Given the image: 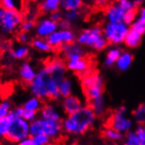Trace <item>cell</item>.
Here are the masks:
<instances>
[{
  "mask_svg": "<svg viewBox=\"0 0 145 145\" xmlns=\"http://www.w3.org/2000/svg\"><path fill=\"white\" fill-rule=\"evenodd\" d=\"M102 134L105 138L111 140V141H121L123 138L122 134L115 130L112 128H106L102 131Z\"/></svg>",
  "mask_w": 145,
  "mask_h": 145,
  "instance_id": "4dcf8cb0",
  "label": "cell"
},
{
  "mask_svg": "<svg viewBox=\"0 0 145 145\" xmlns=\"http://www.w3.org/2000/svg\"><path fill=\"white\" fill-rule=\"evenodd\" d=\"M67 69L77 75L87 74L89 70V62L86 58H81L77 61L66 62Z\"/></svg>",
  "mask_w": 145,
  "mask_h": 145,
  "instance_id": "ac0fdd59",
  "label": "cell"
},
{
  "mask_svg": "<svg viewBox=\"0 0 145 145\" xmlns=\"http://www.w3.org/2000/svg\"><path fill=\"white\" fill-rule=\"evenodd\" d=\"M88 107L95 112L96 115H101L105 111V99L104 97L101 96L95 99L88 101Z\"/></svg>",
  "mask_w": 145,
  "mask_h": 145,
  "instance_id": "83f0119b",
  "label": "cell"
},
{
  "mask_svg": "<svg viewBox=\"0 0 145 145\" xmlns=\"http://www.w3.org/2000/svg\"><path fill=\"white\" fill-rule=\"evenodd\" d=\"M58 29L59 27L57 23L54 22L48 17H41L36 21V26L34 29L35 37L46 40Z\"/></svg>",
  "mask_w": 145,
  "mask_h": 145,
  "instance_id": "8fae6325",
  "label": "cell"
},
{
  "mask_svg": "<svg viewBox=\"0 0 145 145\" xmlns=\"http://www.w3.org/2000/svg\"><path fill=\"white\" fill-rule=\"evenodd\" d=\"M142 35H141L139 33L129 29V33L124 39L123 43L129 48H136L140 46L142 42Z\"/></svg>",
  "mask_w": 145,
  "mask_h": 145,
  "instance_id": "44dd1931",
  "label": "cell"
},
{
  "mask_svg": "<svg viewBox=\"0 0 145 145\" xmlns=\"http://www.w3.org/2000/svg\"><path fill=\"white\" fill-rule=\"evenodd\" d=\"M44 67L59 84L65 77H67L66 75H67V63L64 59H62L60 57L50 58L45 63Z\"/></svg>",
  "mask_w": 145,
  "mask_h": 145,
  "instance_id": "30bf717a",
  "label": "cell"
},
{
  "mask_svg": "<svg viewBox=\"0 0 145 145\" xmlns=\"http://www.w3.org/2000/svg\"><path fill=\"white\" fill-rule=\"evenodd\" d=\"M18 73L19 79L22 81V83H24L26 85H29L36 77L38 71L30 62L25 61L20 64Z\"/></svg>",
  "mask_w": 145,
  "mask_h": 145,
  "instance_id": "5bb4252c",
  "label": "cell"
},
{
  "mask_svg": "<svg viewBox=\"0 0 145 145\" xmlns=\"http://www.w3.org/2000/svg\"><path fill=\"white\" fill-rule=\"evenodd\" d=\"M12 115L13 113L12 112L7 117L0 120V142H3L4 141H5L6 134L8 133L10 125H11V122L12 120Z\"/></svg>",
  "mask_w": 145,
  "mask_h": 145,
  "instance_id": "f1b7e54d",
  "label": "cell"
},
{
  "mask_svg": "<svg viewBox=\"0 0 145 145\" xmlns=\"http://www.w3.org/2000/svg\"><path fill=\"white\" fill-rule=\"evenodd\" d=\"M13 60L8 55H5V56L1 57V64L4 65L5 67H11L13 64Z\"/></svg>",
  "mask_w": 145,
  "mask_h": 145,
  "instance_id": "f6af8a7d",
  "label": "cell"
},
{
  "mask_svg": "<svg viewBox=\"0 0 145 145\" xmlns=\"http://www.w3.org/2000/svg\"><path fill=\"white\" fill-rule=\"evenodd\" d=\"M123 145H140L137 134L135 131H129L125 134Z\"/></svg>",
  "mask_w": 145,
  "mask_h": 145,
  "instance_id": "d6a6232c",
  "label": "cell"
},
{
  "mask_svg": "<svg viewBox=\"0 0 145 145\" xmlns=\"http://www.w3.org/2000/svg\"><path fill=\"white\" fill-rule=\"evenodd\" d=\"M12 44L11 43V41L8 40H0V52L4 53L5 55H7L10 50L12 49Z\"/></svg>",
  "mask_w": 145,
  "mask_h": 145,
  "instance_id": "60d3db41",
  "label": "cell"
},
{
  "mask_svg": "<svg viewBox=\"0 0 145 145\" xmlns=\"http://www.w3.org/2000/svg\"><path fill=\"white\" fill-rule=\"evenodd\" d=\"M135 132L138 136L140 145H145V126L139 125Z\"/></svg>",
  "mask_w": 145,
  "mask_h": 145,
  "instance_id": "b9f144b4",
  "label": "cell"
},
{
  "mask_svg": "<svg viewBox=\"0 0 145 145\" xmlns=\"http://www.w3.org/2000/svg\"><path fill=\"white\" fill-rule=\"evenodd\" d=\"M35 26H36V20L34 19H25L21 26H20L19 31L24 33H28L30 34L31 32H33L35 29Z\"/></svg>",
  "mask_w": 145,
  "mask_h": 145,
  "instance_id": "836d02e7",
  "label": "cell"
},
{
  "mask_svg": "<svg viewBox=\"0 0 145 145\" xmlns=\"http://www.w3.org/2000/svg\"><path fill=\"white\" fill-rule=\"evenodd\" d=\"M129 29L136 31V32L139 33L141 35L145 34V21L139 18H137L135 21L131 24Z\"/></svg>",
  "mask_w": 145,
  "mask_h": 145,
  "instance_id": "d590c367",
  "label": "cell"
},
{
  "mask_svg": "<svg viewBox=\"0 0 145 145\" xmlns=\"http://www.w3.org/2000/svg\"><path fill=\"white\" fill-rule=\"evenodd\" d=\"M134 60V56L129 52H122L121 56L119 57L118 61L116 62V67L121 71H126L129 69V67L132 65Z\"/></svg>",
  "mask_w": 145,
  "mask_h": 145,
  "instance_id": "cb8c5ba5",
  "label": "cell"
},
{
  "mask_svg": "<svg viewBox=\"0 0 145 145\" xmlns=\"http://www.w3.org/2000/svg\"><path fill=\"white\" fill-rule=\"evenodd\" d=\"M96 120V115L88 106H83L76 113L62 120V129L68 134L80 136L88 132Z\"/></svg>",
  "mask_w": 145,
  "mask_h": 145,
  "instance_id": "7a4b0ae2",
  "label": "cell"
},
{
  "mask_svg": "<svg viewBox=\"0 0 145 145\" xmlns=\"http://www.w3.org/2000/svg\"><path fill=\"white\" fill-rule=\"evenodd\" d=\"M61 107L65 115H71L80 110L83 105L80 99L74 94H72L67 98H63L61 100Z\"/></svg>",
  "mask_w": 145,
  "mask_h": 145,
  "instance_id": "9a60e30c",
  "label": "cell"
},
{
  "mask_svg": "<svg viewBox=\"0 0 145 145\" xmlns=\"http://www.w3.org/2000/svg\"><path fill=\"white\" fill-rule=\"evenodd\" d=\"M13 113H15L16 115H18L20 118H22L23 120L26 121L29 123L33 122V121H35L39 117V113H38L25 110L22 106L16 107L15 108H13Z\"/></svg>",
  "mask_w": 145,
  "mask_h": 145,
  "instance_id": "d4e9b609",
  "label": "cell"
},
{
  "mask_svg": "<svg viewBox=\"0 0 145 145\" xmlns=\"http://www.w3.org/2000/svg\"><path fill=\"white\" fill-rule=\"evenodd\" d=\"M0 6L7 10H20L21 4L14 0H2L0 1Z\"/></svg>",
  "mask_w": 145,
  "mask_h": 145,
  "instance_id": "f35d334b",
  "label": "cell"
},
{
  "mask_svg": "<svg viewBox=\"0 0 145 145\" xmlns=\"http://www.w3.org/2000/svg\"><path fill=\"white\" fill-rule=\"evenodd\" d=\"M39 117L46 121L57 122H61L63 120L61 113L57 108V107L49 102H46L44 104L39 113Z\"/></svg>",
  "mask_w": 145,
  "mask_h": 145,
  "instance_id": "4fadbf2b",
  "label": "cell"
},
{
  "mask_svg": "<svg viewBox=\"0 0 145 145\" xmlns=\"http://www.w3.org/2000/svg\"><path fill=\"white\" fill-rule=\"evenodd\" d=\"M76 42L80 46H88L97 51L105 49L108 42L103 36L102 28L99 26L85 29L76 36Z\"/></svg>",
  "mask_w": 145,
  "mask_h": 145,
  "instance_id": "277c9868",
  "label": "cell"
},
{
  "mask_svg": "<svg viewBox=\"0 0 145 145\" xmlns=\"http://www.w3.org/2000/svg\"><path fill=\"white\" fill-rule=\"evenodd\" d=\"M25 19V13L21 10H7L0 6V32L3 35L17 33Z\"/></svg>",
  "mask_w": 145,
  "mask_h": 145,
  "instance_id": "3957f363",
  "label": "cell"
},
{
  "mask_svg": "<svg viewBox=\"0 0 145 145\" xmlns=\"http://www.w3.org/2000/svg\"><path fill=\"white\" fill-rule=\"evenodd\" d=\"M44 104H45L44 101L39 99V98L32 96L24 102L22 107L25 110H28L31 112H35V113H39V111L41 110V108H42V107L44 106Z\"/></svg>",
  "mask_w": 145,
  "mask_h": 145,
  "instance_id": "603a6c76",
  "label": "cell"
},
{
  "mask_svg": "<svg viewBox=\"0 0 145 145\" xmlns=\"http://www.w3.org/2000/svg\"><path fill=\"white\" fill-rule=\"evenodd\" d=\"M0 65H1V56H0Z\"/></svg>",
  "mask_w": 145,
  "mask_h": 145,
  "instance_id": "816d5d0a",
  "label": "cell"
},
{
  "mask_svg": "<svg viewBox=\"0 0 145 145\" xmlns=\"http://www.w3.org/2000/svg\"><path fill=\"white\" fill-rule=\"evenodd\" d=\"M12 113V120L6 134L5 141L12 144H17L20 141L29 138L31 136L30 123L16 115L13 111Z\"/></svg>",
  "mask_w": 145,
  "mask_h": 145,
  "instance_id": "8992f818",
  "label": "cell"
},
{
  "mask_svg": "<svg viewBox=\"0 0 145 145\" xmlns=\"http://www.w3.org/2000/svg\"><path fill=\"white\" fill-rule=\"evenodd\" d=\"M63 129L62 123L57 121H49L38 117L35 121L30 123V136H38V134H45L51 140L58 139Z\"/></svg>",
  "mask_w": 145,
  "mask_h": 145,
  "instance_id": "5b68a950",
  "label": "cell"
},
{
  "mask_svg": "<svg viewBox=\"0 0 145 145\" xmlns=\"http://www.w3.org/2000/svg\"><path fill=\"white\" fill-rule=\"evenodd\" d=\"M137 13L138 11L137 9H133L130 10V11H128L124 14V18H123V23L126 24L127 26H131V24L137 19Z\"/></svg>",
  "mask_w": 145,
  "mask_h": 145,
  "instance_id": "74e56055",
  "label": "cell"
},
{
  "mask_svg": "<svg viewBox=\"0 0 145 145\" xmlns=\"http://www.w3.org/2000/svg\"><path fill=\"white\" fill-rule=\"evenodd\" d=\"M133 116L135 120L138 122L140 125L145 124V104H140L133 112Z\"/></svg>",
  "mask_w": 145,
  "mask_h": 145,
  "instance_id": "1f68e13d",
  "label": "cell"
},
{
  "mask_svg": "<svg viewBox=\"0 0 145 145\" xmlns=\"http://www.w3.org/2000/svg\"><path fill=\"white\" fill-rule=\"evenodd\" d=\"M16 40H17V43H18V44L30 45L33 38H32V36H31L30 34L24 33V32H21V31H18V33L16 35Z\"/></svg>",
  "mask_w": 145,
  "mask_h": 145,
  "instance_id": "8d00e7d4",
  "label": "cell"
},
{
  "mask_svg": "<svg viewBox=\"0 0 145 145\" xmlns=\"http://www.w3.org/2000/svg\"><path fill=\"white\" fill-rule=\"evenodd\" d=\"M71 26H72V24L65 19H62L58 23V27L59 29H62V30H69L71 29Z\"/></svg>",
  "mask_w": 145,
  "mask_h": 145,
  "instance_id": "bcb514c9",
  "label": "cell"
},
{
  "mask_svg": "<svg viewBox=\"0 0 145 145\" xmlns=\"http://www.w3.org/2000/svg\"><path fill=\"white\" fill-rule=\"evenodd\" d=\"M48 43L53 49H59L62 46L74 42L76 35L72 30H62L58 29L54 34H52L47 39Z\"/></svg>",
  "mask_w": 145,
  "mask_h": 145,
  "instance_id": "9c48e42d",
  "label": "cell"
},
{
  "mask_svg": "<svg viewBox=\"0 0 145 145\" xmlns=\"http://www.w3.org/2000/svg\"><path fill=\"white\" fill-rule=\"evenodd\" d=\"M125 13L126 11L119 5L118 2L112 4L106 10V17L108 19V23H122Z\"/></svg>",
  "mask_w": 145,
  "mask_h": 145,
  "instance_id": "2e32d148",
  "label": "cell"
},
{
  "mask_svg": "<svg viewBox=\"0 0 145 145\" xmlns=\"http://www.w3.org/2000/svg\"><path fill=\"white\" fill-rule=\"evenodd\" d=\"M138 18L145 21V6H142L138 10Z\"/></svg>",
  "mask_w": 145,
  "mask_h": 145,
  "instance_id": "7dc6e473",
  "label": "cell"
},
{
  "mask_svg": "<svg viewBox=\"0 0 145 145\" xmlns=\"http://www.w3.org/2000/svg\"><path fill=\"white\" fill-rule=\"evenodd\" d=\"M142 1H141V0H137V1H134V6L136 9H137L138 7H140L142 5Z\"/></svg>",
  "mask_w": 145,
  "mask_h": 145,
  "instance_id": "681fc988",
  "label": "cell"
},
{
  "mask_svg": "<svg viewBox=\"0 0 145 145\" xmlns=\"http://www.w3.org/2000/svg\"><path fill=\"white\" fill-rule=\"evenodd\" d=\"M70 145H80V144H79V143L75 142V143H72V144H70Z\"/></svg>",
  "mask_w": 145,
  "mask_h": 145,
  "instance_id": "f907efd6",
  "label": "cell"
},
{
  "mask_svg": "<svg viewBox=\"0 0 145 145\" xmlns=\"http://www.w3.org/2000/svg\"><path fill=\"white\" fill-rule=\"evenodd\" d=\"M59 52L63 55L67 62L77 61L81 58H84V49L83 47L77 42H72L62 46L59 49Z\"/></svg>",
  "mask_w": 145,
  "mask_h": 145,
  "instance_id": "7c38bea8",
  "label": "cell"
},
{
  "mask_svg": "<svg viewBox=\"0 0 145 145\" xmlns=\"http://www.w3.org/2000/svg\"><path fill=\"white\" fill-rule=\"evenodd\" d=\"M122 54V51L120 48H111L106 55L105 61H104V66L107 68H111L114 66L116 62L118 61L119 57Z\"/></svg>",
  "mask_w": 145,
  "mask_h": 145,
  "instance_id": "7402d4cb",
  "label": "cell"
},
{
  "mask_svg": "<svg viewBox=\"0 0 145 145\" xmlns=\"http://www.w3.org/2000/svg\"><path fill=\"white\" fill-rule=\"evenodd\" d=\"M80 11H68V12H63L62 13V16H63V19L67 20V21L70 22L71 24L72 22L76 21L80 17Z\"/></svg>",
  "mask_w": 145,
  "mask_h": 145,
  "instance_id": "ab89813d",
  "label": "cell"
},
{
  "mask_svg": "<svg viewBox=\"0 0 145 145\" xmlns=\"http://www.w3.org/2000/svg\"><path fill=\"white\" fill-rule=\"evenodd\" d=\"M39 11L43 13L50 15L55 12L60 11V0H44L39 5Z\"/></svg>",
  "mask_w": 145,
  "mask_h": 145,
  "instance_id": "d6986e66",
  "label": "cell"
},
{
  "mask_svg": "<svg viewBox=\"0 0 145 145\" xmlns=\"http://www.w3.org/2000/svg\"><path fill=\"white\" fill-rule=\"evenodd\" d=\"M129 31V26L123 22L116 24L107 23L102 28L103 36L105 37L108 44L110 43L112 45H120L123 43Z\"/></svg>",
  "mask_w": 145,
  "mask_h": 145,
  "instance_id": "52a82bcc",
  "label": "cell"
},
{
  "mask_svg": "<svg viewBox=\"0 0 145 145\" xmlns=\"http://www.w3.org/2000/svg\"><path fill=\"white\" fill-rule=\"evenodd\" d=\"M59 91L60 97L62 99L72 95V80L68 77H65L59 84Z\"/></svg>",
  "mask_w": 145,
  "mask_h": 145,
  "instance_id": "4316f807",
  "label": "cell"
},
{
  "mask_svg": "<svg viewBox=\"0 0 145 145\" xmlns=\"http://www.w3.org/2000/svg\"><path fill=\"white\" fill-rule=\"evenodd\" d=\"M32 96L39 98L42 101H58L61 99L59 91V83L50 75L43 66L39 70L34 80L28 85Z\"/></svg>",
  "mask_w": 145,
  "mask_h": 145,
  "instance_id": "6da1fadb",
  "label": "cell"
},
{
  "mask_svg": "<svg viewBox=\"0 0 145 145\" xmlns=\"http://www.w3.org/2000/svg\"><path fill=\"white\" fill-rule=\"evenodd\" d=\"M32 145H50L51 139L45 134H38V136H31Z\"/></svg>",
  "mask_w": 145,
  "mask_h": 145,
  "instance_id": "e575fe53",
  "label": "cell"
},
{
  "mask_svg": "<svg viewBox=\"0 0 145 145\" xmlns=\"http://www.w3.org/2000/svg\"><path fill=\"white\" fill-rule=\"evenodd\" d=\"M13 111L12 103L9 99L0 100V120L7 117Z\"/></svg>",
  "mask_w": 145,
  "mask_h": 145,
  "instance_id": "f546056e",
  "label": "cell"
},
{
  "mask_svg": "<svg viewBox=\"0 0 145 145\" xmlns=\"http://www.w3.org/2000/svg\"><path fill=\"white\" fill-rule=\"evenodd\" d=\"M48 18H49L50 19L53 20L54 22L57 23V24L60 21V20L63 19V16H62V12H60V11L55 12V13H54L50 14V15L48 16Z\"/></svg>",
  "mask_w": 145,
  "mask_h": 145,
  "instance_id": "ee69618b",
  "label": "cell"
},
{
  "mask_svg": "<svg viewBox=\"0 0 145 145\" xmlns=\"http://www.w3.org/2000/svg\"><path fill=\"white\" fill-rule=\"evenodd\" d=\"M111 128L120 133H127L130 130L133 122L127 117V108L125 107H120L116 109L114 115H112Z\"/></svg>",
  "mask_w": 145,
  "mask_h": 145,
  "instance_id": "ba28073f",
  "label": "cell"
},
{
  "mask_svg": "<svg viewBox=\"0 0 145 145\" xmlns=\"http://www.w3.org/2000/svg\"><path fill=\"white\" fill-rule=\"evenodd\" d=\"M83 5L81 0H60V9L64 12L79 11Z\"/></svg>",
  "mask_w": 145,
  "mask_h": 145,
  "instance_id": "484cf974",
  "label": "cell"
},
{
  "mask_svg": "<svg viewBox=\"0 0 145 145\" xmlns=\"http://www.w3.org/2000/svg\"><path fill=\"white\" fill-rule=\"evenodd\" d=\"M31 54V47L30 45H21V44H14L12 47V49L7 54L13 61H24L26 60Z\"/></svg>",
  "mask_w": 145,
  "mask_h": 145,
  "instance_id": "e0dca14e",
  "label": "cell"
},
{
  "mask_svg": "<svg viewBox=\"0 0 145 145\" xmlns=\"http://www.w3.org/2000/svg\"><path fill=\"white\" fill-rule=\"evenodd\" d=\"M118 3L126 12L130 11V10H133V9H136L134 6V1H129V0H120Z\"/></svg>",
  "mask_w": 145,
  "mask_h": 145,
  "instance_id": "7bdbcfd3",
  "label": "cell"
},
{
  "mask_svg": "<svg viewBox=\"0 0 145 145\" xmlns=\"http://www.w3.org/2000/svg\"><path fill=\"white\" fill-rule=\"evenodd\" d=\"M30 47L31 48H33L39 53H50L54 50L51 45L48 43L47 40L37 37L33 38L30 43Z\"/></svg>",
  "mask_w": 145,
  "mask_h": 145,
  "instance_id": "ffe728a7",
  "label": "cell"
},
{
  "mask_svg": "<svg viewBox=\"0 0 145 145\" xmlns=\"http://www.w3.org/2000/svg\"><path fill=\"white\" fill-rule=\"evenodd\" d=\"M16 145H32V140H31V136L29 138H26V139L20 141Z\"/></svg>",
  "mask_w": 145,
  "mask_h": 145,
  "instance_id": "c3c4849f",
  "label": "cell"
}]
</instances>
